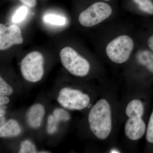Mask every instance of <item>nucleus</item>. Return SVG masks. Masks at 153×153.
I'll use <instances>...</instances> for the list:
<instances>
[{
    "instance_id": "obj_1",
    "label": "nucleus",
    "mask_w": 153,
    "mask_h": 153,
    "mask_svg": "<svg viewBox=\"0 0 153 153\" xmlns=\"http://www.w3.org/2000/svg\"><path fill=\"white\" fill-rule=\"evenodd\" d=\"M88 121L91 131L97 138L106 139L112 128L111 109L108 102L104 99L97 102L91 108Z\"/></svg>"
},
{
    "instance_id": "obj_2",
    "label": "nucleus",
    "mask_w": 153,
    "mask_h": 153,
    "mask_svg": "<svg viewBox=\"0 0 153 153\" xmlns=\"http://www.w3.org/2000/svg\"><path fill=\"white\" fill-rule=\"evenodd\" d=\"M144 112L143 104L139 100H134L127 105L126 113L129 118L126 123L125 131L130 140H137L144 134L146 126L142 119Z\"/></svg>"
},
{
    "instance_id": "obj_3",
    "label": "nucleus",
    "mask_w": 153,
    "mask_h": 153,
    "mask_svg": "<svg viewBox=\"0 0 153 153\" xmlns=\"http://www.w3.org/2000/svg\"><path fill=\"white\" fill-rule=\"evenodd\" d=\"M60 56L62 65L71 74L82 77L88 74L90 68L89 62L71 47L63 48Z\"/></svg>"
},
{
    "instance_id": "obj_4",
    "label": "nucleus",
    "mask_w": 153,
    "mask_h": 153,
    "mask_svg": "<svg viewBox=\"0 0 153 153\" xmlns=\"http://www.w3.org/2000/svg\"><path fill=\"white\" fill-rule=\"evenodd\" d=\"M44 57L37 51L29 53L21 62V70L22 76L29 82L40 81L44 75Z\"/></svg>"
},
{
    "instance_id": "obj_5",
    "label": "nucleus",
    "mask_w": 153,
    "mask_h": 153,
    "mask_svg": "<svg viewBox=\"0 0 153 153\" xmlns=\"http://www.w3.org/2000/svg\"><path fill=\"white\" fill-rule=\"evenodd\" d=\"M133 48L132 39L123 35L115 38L108 44L106 54L113 62L121 64L128 60Z\"/></svg>"
},
{
    "instance_id": "obj_6",
    "label": "nucleus",
    "mask_w": 153,
    "mask_h": 153,
    "mask_svg": "<svg viewBox=\"0 0 153 153\" xmlns=\"http://www.w3.org/2000/svg\"><path fill=\"white\" fill-rule=\"evenodd\" d=\"M112 12L111 7L107 3H95L80 14L79 22L84 27H93L108 18Z\"/></svg>"
},
{
    "instance_id": "obj_7",
    "label": "nucleus",
    "mask_w": 153,
    "mask_h": 153,
    "mask_svg": "<svg viewBox=\"0 0 153 153\" xmlns=\"http://www.w3.org/2000/svg\"><path fill=\"white\" fill-rule=\"evenodd\" d=\"M57 100L66 109L81 110L88 106L90 99L88 95L80 91L64 87L59 91Z\"/></svg>"
},
{
    "instance_id": "obj_8",
    "label": "nucleus",
    "mask_w": 153,
    "mask_h": 153,
    "mask_svg": "<svg viewBox=\"0 0 153 153\" xmlns=\"http://www.w3.org/2000/svg\"><path fill=\"white\" fill-rule=\"evenodd\" d=\"M23 42L22 32L17 25L6 27L0 24V50H6L15 44H21Z\"/></svg>"
},
{
    "instance_id": "obj_9",
    "label": "nucleus",
    "mask_w": 153,
    "mask_h": 153,
    "mask_svg": "<svg viewBox=\"0 0 153 153\" xmlns=\"http://www.w3.org/2000/svg\"><path fill=\"white\" fill-rule=\"evenodd\" d=\"M45 114V108L42 104L33 105L29 108L26 115L28 124L32 128H38L41 126Z\"/></svg>"
},
{
    "instance_id": "obj_10",
    "label": "nucleus",
    "mask_w": 153,
    "mask_h": 153,
    "mask_svg": "<svg viewBox=\"0 0 153 153\" xmlns=\"http://www.w3.org/2000/svg\"><path fill=\"white\" fill-rule=\"evenodd\" d=\"M22 132V128L18 122L10 119L4 125L0 127V137L1 138L14 137L19 136Z\"/></svg>"
},
{
    "instance_id": "obj_11",
    "label": "nucleus",
    "mask_w": 153,
    "mask_h": 153,
    "mask_svg": "<svg viewBox=\"0 0 153 153\" xmlns=\"http://www.w3.org/2000/svg\"><path fill=\"white\" fill-rule=\"evenodd\" d=\"M137 61L153 73V53L147 50L140 51L137 53Z\"/></svg>"
},
{
    "instance_id": "obj_12",
    "label": "nucleus",
    "mask_w": 153,
    "mask_h": 153,
    "mask_svg": "<svg viewBox=\"0 0 153 153\" xmlns=\"http://www.w3.org/2000/svg\"><path fill=\"white\" fill-rule=\"evenodd\" d=\"M43 19L46 23L57 26H63L66 23V19L65 17L55 14H47L44 16Z\"/></svg>"
},
{
    "instance_id": "obj_13",
    "label": "nucleus",
    "mask_w": 153,
    "mask_h": 153,
    "mask_svg": "<svg viewBox=\"0 0 153 153\" xmlns=\"http://www.w3.org/2000/svg\"><path fill=\"white\" fill-rule=\"evenodd\" d=\"M138 6L141 10L150 14H153V2L152 0H132Z\"/></svg>"
},
{
    "instance_id": "obj_14",
    "label": "nucleus",
    "mask_w": 153,
    "mask_h": 153,
    "mask_svg": "<svg viewBox=\"0 0 153 153\" xmlns=\"http://www.w3.org/2000/svg\"><path fill=\"white\" fill-rule=\"evenodd\" d=\"M60 123L54 117L53 114L49 115L47 119V131L49 134H55L58 129V125Z\"/></svg>"
},
{
    "instance_id": "obj_15",
    "label": "nucleus",
    "mask_w": 153,
    "mask_h": 153,
    "mask_svg": "<svg viewBox=\"0 0 153 153\" xmlns=\"http://www.w3.org/2000/svg\"><path fill=\"white\" fill-rule=\"evenodd\" d=\"M36 150L35 145L29 140L23 141L21 144L19 153H38Z\"/></svg>"
},
{
    "instance_id": "obj_16",
    "label": "nucleus",
    "mask_w": 153,
    "mask_h": 153,
    "mask_svg": "<svg viewBox=\"0 0 153 153\" xmlns=\"http://www.w3.org/2000/svg\"><path fill=\"white\" fill-rule=\"evenodd\" d=\"M52 114L55 118L59 122H66L69 120L70 115L65 110L61 108H55L53 111Z\"/></svg>"
},
{
    "instance_id": "obj_17",
    "label": "nucleus",
    "mask_w": 153,
    "mask_h": 153,
    "mask_svg": "<svg viewBox=\"0 0 153 153\" xmlns=\"http://www.w3.org/2000/svg\"><path fill=\"white\" fill-rule=\"evenodd\" d=\"M28 9L27 7L22 6L17 10L12 18L13 23H18L25 19L27 14Z\"/></svg>"
},
{
    "instance_id": "obj_18",
    "label": "nucleus",
    "mask_w": 153,
    "mask_h": 153,
    "mask_svg": "<svg viewBox=\"0 0 153 153\" xmlns=\"http://www.w3.org/2000/svg\"><path fill=\"white\" fill-rule=\"evenodd\" d=\"M13 92V88L3 79L0 77V96H10Z\"/></svg>"
},
{
    "instance_id": "obj_19",
    "label": "nucleus",
    "mask_w": 153,
    "mask_h": 153,
    "mask_svg": "<svg viewBox=\"0 0 153 153\" xmlns=\"http://www.w3.org/2000/svg\"><path fill=\"white\" fill-rule=\"evenodd\" d=\"M146 139L149 143H153V111L148 123L146 132Z\"/></svg>"
},
{
    "instance_id": "obj_20",
    "label": "nucleus",
    "mask_w": 153,
    "mask_h": 153,
    "mask_svg": "<svg viewBox=\"0 0 153 153\" xmlns=\"http://www.w3.org/2000/svg\"><path fill=\"white\" fill-rule=\"evenodd\" d=\"M25 5L28 7L33 8L36 6V0H19Z\"/></svg>"
},
{
    "instance_id": "obj_21",
    "label": "nucleus",
    "mask_w": 153,
    "mask_h": 153,
    "mask_svg": "<svg viewBox=\"0 0 153 153\" xmlns=\"http://www.w3.org/2000/svg\"><path fill=\"white\" fill-rule=\"evenodd\" d=\"M10 101V99L7 96H0V106L5 105H6L8 104Z\"/></svg>"
},
{
    "instance_id": "obj_22",
    "label": "nucleus",
    "mask_w": 153,
    "mask_h": 153,
    "mask_svg": "<svg viewBox=\"0 0 153 153\" xmlns=\"http://www.w3.org/2000/svg\"><path fill=\"white\" fill-rule=\"evenodd\" d=\"M0 107V117L4 116L6 113L7 107L5 105H2Z\"/></svg>"
},
{
    "instance_id": "obj_23",
    "label": "nucleus",
    "mask_w": 153,
    "mask_h": 153,
    "mask_svg": "<svg viewBox=\"0 0 153 153\" xmlns=\"http://www.w3.org/2000/svg\"><path fill=\"white\" fill-rule=\"evenodd\" d=\"M148 45H149V47L153 52V35L149 38L148 40Z\"/></svg>"
},
{
    "instance_id": "obj_24",
    "label": "nucleus",
    "mask_w": 153,
    "mask_h": 153,
    "mask_svg": "<svg viewBox=\"0 0 153 153\" xmlns=\"http://www.w3.org/2000/svg\"><path fill=\"white\" fill-rule=\"evenodd\" d=\"M5 117L4 116L0 117V127L5 124L6 123Z\"/></svg>"
},
{
    "instance_id": "obj_25",
    "label": "nucleus",
    "mask_w": 153,
    "mask_h": 153,
    "mask_svg": "<svg viewBox=\"0 0 153 153\" xmlns=\"http://www.w3.org/2000/svg\"><path fill=\"white\" fill-rule=\"evenodd\" d=\"M111 153H119L120 152H119L117 150H113L111 151Z\"/></svg>"
},
{
    "instance_id": "obj_26",
    "label": "nucleus",
    "mask_w": 153,
    "mask_h": 153,
    "mask_svg": "<svg viewBox=\"0 0 153 153\" xmlns=\"http://www.w3.org/2000/svg\"><path fill=\"white\" fill-rule=\"evenodd\" d=\"M102 1H111V0H102Z\"/></svg>"
}]
</instances>
